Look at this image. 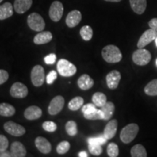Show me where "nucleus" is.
I'll return each mask as SVG.
<instances>
[{
  "mask_svg": "<svg viewBox=\"0 0 157 157\" xmlns=\"http://www.w3.org/2000/svg\"><path fill=\"white\" fill-rule=\"evenodd\" d=\"M102 56L104 60L109 63H116L121 61L122 54L117 46L109 44L105 46L102 50Z\"/></svg>",
  "mask_w": 157,
  "mask_h": 157,
  "instance_id": "obj_1",
  "label": "nucleus"
},
{
  "mask_svg": "<svg viewBox=\"0 0 157 157\" xmlns=\"http://www.w3.org/2000/svg\"><path fill=\"white\" fill-rule=\"evenodd\" d=\"M139 132V127L137 124H129L121 129L120 139L124 143H131L137 136Z\"/></svg>",
  "mask_w": 157,
  "mask_h": 157,
  "instance_id": "obj_2",
  "label": "nucleus"
},
{
  "mask_svg": "<svg viewBox=\"0 0 157 157\" xmlns=\"http://www.w3.org/2000/svg\"><path fill=\"white\" fill-rule=\"evenodd\" d=\"M57 69L60 76L70 77L76 73V67L73 63L66 59H60L57 63Z\"/></svg>",
  "mask_w": 157,
  "mask_h": 157,
  "instance_id": "obj_3",
  "label": "nucleus"
},
{
  "mask_svg": "<svg viewBox=\"0 0 157 157\" xmlns=\"http://www.w3.org/2000/svg\"><path fill=\"white\" fill-rule=\"evenodd\" d=\"M27 23L31 30L38 31H42L45 28V22L43 17L36 13H33L28 16Z\"/></svg>",
  "mask_w": 157,
  "mask_h": 157,
  "instance_id": "obj_4",
  "label": "nucleus"
},
{
  "mask_svg": "<svg viewBox=\"0 0 157 157\" xmlns=\"http://www.w3.org/2000/svg\"><path fill=\"white\" fill-rule=\"evenodd\" d=\"M151 55L144 48H138L132 54V60L137 66H146L151 61Z\"/></svg>",
  "mask_w": 157,
  "mask_h": 157,
  "instance_id": "obj_5",
  "label": "nucleus"
},
{
  "mask_svg": "<svg viewBox=\"0 0 157 157\" xmlns=\"http://www.w3.org/2000/svg\"><path fill=\"white\" fill-rule=\"evenodd\" d=\"M44 69L42 66L36 65L33 67L31 73V79L35 87H41L44 82Z\"/></svg>",
  "mask_w": 157,
  "mask_h": 157,
  "instance_id": "obj_6",
  "label": "nucleus"
},
{
  "mask_svg": "<svg viewBox=\"0 0 157 157\" xmlns=\"http://www.w3.org/2000/svg\"><path fill=\"white\" fill-rule=\"evenodd\" d=\"M63 14V5L59 1H55L51 5L49 10V15L54 22H58L62 18Z\"/></svg>",
  "mask_w": 157,
  "mask_h": 157,
  "instance_id": "obj_7",
  "label": "nucleus"
},
{
  "mask_svg": "<svg viewBox=\"0 0 157 157\" xmlns=\"http://www.w3.org/2000/svg\"><path fill=\"white\" fill-rule=\"evenodd\" d=\"M4 129L10 135L15 137L22 136L25 133V129L22 125H20L12 121H7V122L5 123Z\"/></svg>",
  "mask_w": 157,
  "mask_h": 157,
  "instance_id": "obj_8",
  "label": "nucleus"
},
{
  "mask_svg": "<svg viewBox=\"0 0 157 157\" xmlns=\"http://www.w3.org/2000/svg\"><path fill=\"white\" fill-rule=\"evenodd\" d=\"M156 37L157 31L150 28V29L146 30L142 35H141L138 42H137V48H144L146 45H148L149 44V43H151L152 41L155 40V39H156Z\"/></svg>",
  "mask_w": 157,
  "mask_h": 157,
  "instance_id": "obj_9",
  "label": "nucleus"
},
{
  "mask_svg": "<svg viewBox=\"0 0 157 157\" xmlns=\"http://www.w3.org/2000/svg\"><path fill=\"white\" fill-rule=\"evenodd\" d=\"M12 97L15 98H24L28 95L29 90L26 86L21 82H15L10 90Z\"/></svg>",
  "mask_w": 157,
  "mask_h": 157,
  "instance_id": "obj_10",
  "label": "nucleus"
},
{
  "mask_svg": "<svg viewBox=\"0 0 157 157\" xmlns=\"http://www.w3.org/2000/svg\"><path fill=\"white\" fill-rule=\"evenodd\" d=\"M65 100L63 96L58 95L56 96L51 101L48 107V113L50 115H56L62 111L64 106Z\"/></svg>",
  "mask_w": 157,
  "mask_h": 157,
  "instance_id": "obj_11",
  "label": "nucleus"
},
{
  "mask_svg": "<svg viewBox=\"0 0 157 157\" xmlns=\"http://www.w3.org/2000/svg\"><path fill=\"white\" fill-rule=\"evenodd\" d=\"M121 80L120 72L117 70L111 71L106 76V83L109 89L115 90L118 87Z\"/></svg>",
  "mask_w": 157,
  "mask_h": 157,
  "instance_id": "obj_12",
  "label": "nucleus"
},
{
  "mask_svg": "<svg viewBox=\"0 0 157 157\" xmlns=\"http://www.w3.org/2000/svg\"><path fill=\"white\" fill-rule=\"evenodd\" d=\"M82 21L81 12L74 10L68 13L66 19V23L69 28L76 27Z\"/></svg>",
  "mask_w": 157,
  "mask_h": 157,
  "instance_id": "obj_13",
  "label": "nucleus"
},
{
  "mask_svg": "<svg viewBox=\"0 0 157 157\" xmlns=\"http://www.w3.org/2000/svg\"><path fill=\"white\" fill-rule=\"evenodd\" d=\"M34 143L36 148H38L39 151L42 154H49L52 150V146H51L50 143L44 137H37L35 139Z\"/></svg>",
  "mask_w": 157,
  "mask_h": 157,
  "instance_id": "obj_14",
  "label": "nucleus"
},
{
  "mask_svg": "<svg viewBox=\"0 0 157 157\" xmlns=\"http://www.w3.org/2000/svg\"><path fill=\"white\" fill-rule=\"evenodd\" d=\"M42 109L36 105L29 106L24 111V117L28 120H36L42 117Z\"/></svg>",
  "mask_w": 157,
  "mask_h": 157,
  "instance_id": "obj_15",
  "label": "nucleus"
},
{
  "mask_svg": "<svg viewBox=\"0 0 157 157\" xmlns=\"http://www.w3.org/2000/svg\"><path fill=\"white\" fill-rule=\"evenodd\" d=\"M118 127V121L117 119H112L107 124L104 129L103 135L107 140L112 139L116 135Z\"/></svg>",
  "mask_w": 157,
  "mask_h": 157,
  "instance_id": "obj_16",
  "label": "nucleus"
},
{
  "mask_svg": "<svg viewBox=\"0 0 157 157\" xmlns=\"http://www.w3.org/2000/svg\"><path fill=\"white\" fill-rule=\"evenodd\" d=\"M32 3V0H15L13 7L17 13L23 14L30 9Z\"/></svg>",
  "mask_w": 157,
  "mask_h": 157,
  "instance_id": "obj_17",
  "label": "nucleus"
},
{
  "mask_svg": "<svg viewBox=\"0 0 157 157\" xmlns=\"http://www.w3.org/2000/svg\"><path fill=\"white\" fill-rule=\"evenodd\" d=\"M10 152L12 156L14 157H24L26 156V150H25V146L18 141H15L12 143Z\"/></svg>",
  "mask_w": 157,
  "mask_h": 157,
  "instance_id": "obj_18",
  "label": "nucleus"
},
{
  "mask_svg": "<svg viewBox=\"0 0 157 157\" xmlns=\"http://www.w3.org/2000/svg\"><path fill=\"white\" fill-rule=\"evenodd\" d=\"M77 84L81 90H88L93 87L94 80L88 74H83L78 78Z\"/></svg>",
  "mask_w": 157,
  "mask_h": 157,
  "instance_id": "obj_19",
  "label": "nucleus"
},
{
  "mask_svg": "<svg viewBox=\"0 0 157 157\" xmlns=\"http://www.w3.org/2000/svg\"><path fill=\"white\" fill-rule=\"evenodd\" d=\"M52 39V34L50 31H40L34 38L36 44H44L49 43Z\"/></svg>",
  "mask_w": 157,
  "mask_h": 157,
  "instance_id": "obj_20",
  "label": "nucleus"
},
{
  "mask_svg": "<svg viewBox=\"0 0 157 157\" xmlns=\"http://www.w3.org/2000/svg\"><path fill=\"white\" fill-rule=\"evenodd\" d=\"M14 7L11 3L5 2L0 5V21L7 19L13 15Z\"/></svg>",
  "mask_w": 157,
  "mask_h": 157,
  "instance_id": "obj_21",
  "label": "nucleus"
},
{
  "mask_svg": "<svg viewBox=\"0 0 157 157\" xmlns=\"http://www.w3.org/2000/svg\"><path fill=\"white\" fill-rule=\"evenodd\" d=\"M129 3L132 10L138 15L143 14L146 9V0H129Z\"/></svg>",
  "mask_w": 157,
  "mask_h": 157,
  "instance_id": "obj_22",
  "label": "nucleus"
},
{
  "mask_svg": "<svg viewBox=\"0 0 157 157\" xmlns=\"http://www.w3.org/2000/svg\"><path fill=\"white\" fill-rule=\"evenodd\" d=\"M101 110L103 113V120H109L112 117L115 111V105L112 102H106L105 104L101 107Z\"/></svg>",
  "mask_w": 157,
  "mask_h": 157,
  "instance_id": "obj_23",
  "label": "nucleus"
},
{
  "mask_svg": "<svg viewBox=\"0 0 157 157\" xmlns=\"http://www.w3.org/2000/svg\"><path fill=\"white\" fill-rule=\"evenodd\" d=\"M15 113V109L13 105L7 103H0V116L10 117Z\"/></svg>",
  "mask_w": 157,
  "mask_h": 157,
  "instance_id": "obj_24",
  "label": "nucleus"
},
{
  "mask_svg": "<svg viewBox=\"0 0 157 157\" xmlns=\"http://www.w3.org/2000/svg\"><path fill=\"white\" fill-rule=\"evenodd\" d=\"M92 101H93V103L95 104L96 106L101 108L105 105V103L107 102V98L105 94L98 92V93H95L93 95Z\"/></svg>",
  "mask_w": 157,
  "mask_h": 157,
  "instance_id": "obj_25",
  "label": "nucleus"
},
{
  "mask_svg": "<svg viewBox=\"0 0 157 157\" xmlns=\"http://www.w3.org/2000/svg\"><path fill=\"white\" fill-rule=\"evenodd\" d=\"M84 104V98L80 97V96H77V97L71 99L68 103V107L71 111H77L83 106Z\"/></svg>",
  "mask_w": 157,
  "mask_h": 157,
  "instance_id": "obj_26",
  "label": "nucleus"
},
{
  "mask_svg": "<svg viewBox=\"0 0 157 157\" xmlns=\"http://www.w3.org/2000/svg\"><path fill=\"white\" fill-rule=\"evenodd\" d=\"M131 156L132 157H146L147 152L146 148L142 145L137 144L131 149Z\"/></svg>",
  "mask_w": 157,
  "mask_h": 157,
  "instance_id": "obj_27",
  "label": "nucleus"
},
{
  "mask_svg": "<svg viewBox=\"0 0 157 157\" xmlns=\"http://www.w3.org/2000/svg\"><path fill=\"white\" fill-rule=\"evenodd\" d=\"M144 92L149 96L157 95V78L151 81L144 88Z\"/></svg>",
  "mask_w": 157,
  "mask_h": 157,
  "instance_id": "obj_28",
  "label": "nucleus"
},
{
  "mask_svg": "<svg viewBox=\"0 0 157 157\" xmlns=\"http://www.w3.org/2000/svg\"><path fill=\"white\" fill-rule=\"evenodd\" d=\"M84 117L88 120H100L104 119L103 113L101 109H96L93 112L89 113H84Z\"/></svg>",
  "mask_w": 157,
  "mask_h": 157,
  "instance_id": "obj_29",
  "label": "nucleus"
},
{
  "mask_svg": "<svg viewBox=\"0 0 157 157\" xmlns=\"http://www.w3.org/2000/svg\"><path fill=\"white\" fill-rule=\"evenodd\" d=\"M80 35L82 38L85 41H90L93 38V31L90 25H84L80 29Z\"/></svg>",
  "mask_w": 157,
  "mask_h": 157,
  "instance_id": "obj_30",
  "label": "nucleus"
},
{
  "mask_svg": "<svg viewBox=\"0 0 157 157\" xmlns=\"http://www.w3.org/2000/svg\"><path fill=\"white\" fill-rule=\"evenodd\" d=\"M66 131L70 136H75L78 132L77 124L75 121L72 120L68 121L67 123L66 124Z\"/></svg>",
  "mask_w": 157,
  "mask_h": 157,
  "instance_id": "obj_31",
  "label": "nucleus"
},
{
  "mask_svg": "<svg viewBox=\"0 0 157 157\" xmlns=\"http://www.w3.org/2000/svg\"><path fill=\"white\" fill-rule=\"evenodd\" d=\"M107 154L110 157H117L119 156V147H118V146L116 143H109V146L107 147Z\"/></svg>",
  "mask_w": 157,
  "mask_h": 157,
  "instance_id": "obj_32",
  "label": "nucleus"
},
{
  "mask_svg": "<svg viewBox=\"0 0 157 157\" xmlns=\"http://www.w3.org/2000/svg\"><path fill=\"white\" fill-rule=\"evenodd\" d=\"M70 149V143L68 141H62L58 145L56 151L58 154H64L67 153Z\"/></svg>",
  "mask_w": 157,
  "mask_h": 157,
  "instance_id": "obj_33",
  "label": "nucleus"
},
{
  "mask_svg": "<svg viewBox=\"0 0 157 157\" xmlns=\"http://www.w3.org/2000/svg\"><path fill=\"white\" fill-rule=\"evenodd\" d=\"M90 152L92 154L95 155V156H100L103 152V149H102L101 145L95 144V143H90L88 146Z\"/></svg>",
  "mask_w": 157,
  "mask_h": 157,
  "instance_id": "obj_34",
  "label": "nucleus"
},
{
  "mask_svg": "<svg viewBox=\"0 0 157 157\" xmlns=\"http://www.w3.org/2000/svg\"><path fill=\"white\" fill-rule=\"evenodd\" d=\"M107 139L104 135H101V136L95 137H90L87 139L88 144L90 143H95V144H99V145H103L107 142Z\"/></svg>",
  "mask_w": 157,
  "mask_h": 157,
  "instance_id": "obj_35",
  "label": "nucleus"
},
{
  "mask_svg": "<svg viewBox=\"0 0 157 157\" xmlns=\"http://www.w3.org/2000/svg\"><path fill=\"white\" fill-rule=\"evenodd\" d=\"M42 128L47 132H53L56 131L57 124L52 121H46L42 124Z\"/></svg>",
  "mask_w": 157,
  "mask_h": 157,
  "instance_id": "obj_36",
  "label": "nucleus"
},
{
  "mask_svg": "<svg viewBox=\"0 0 157 157\" xmlns=\"http://www.w3.org/2000/svg\"><path fill=\"white\" fill-rule=\"evenodd\" d=\"M9 146L8 139L3 135H0V151H5Z\"/></svg>",
  "mask_w": 157,
  "mask_h": 157,
  "instance_id": "obj_37",
  "label": "nucleus"
},
{
  "mask_svg": "<svg viewBox=\"0 0 157 157\" xmlns=\"http://www.w3.org/2000/svg\"><path fill=\"white\" fill-rule=\"evenodd\" d=\"M96 107L97 106L94 103H87L82 106V111L83 113H89L97 109Z\"/></svg>",
  "mask_w": 157,
  "mask_h": 157,
  "instance_id": "obj_38",
  "label": "nucleus"
},
{
  "mask_svg": "<svg viewBox=\"0 0 157 157\" xmlns=\"http://www.w3.org/2000/svg\"><path fill=\"white\" fill-rule=\"evenodd\" d=\"M57 76H58V74L56 73V71H51L46 77L47 83L48 84H52L57 78Z\"/></svg>",
  "mask_w": 157,
  "mask_h": 157,
  "instance_id": "obj_39",
  "label": "nucleus"
},
{
  "mask_svg": "<svg viewBox=\"0 0 157 157\" xmlns=\"http://www.w3.org/2000/svg\"><path fill=\"white\" fill-rule=\"evenodd\" d=\"M9 78V74L7 71L0 69V85L5 83Z\"/></svg>",
  "mask_w": 157,
  "mask_h": 157,
  "instance_id": "obj_40",
  "label": "nucleus"
},
{
  "mask_svg": "<svg viewBox=\"0 0 157 157\" xmlns=\"http://www.w3.org/2000/svg\"><path fill=\"white\" fill-rule=\"evenodd\" d=\"M56 55L54 54V53H52V54H50L48 55V56H47L45 58H44V63L48 65H50V64H53L56 63Z\"/></svg>",
  "mask_w": 157,
  "mask_h": 157,
  "instance_id": "obj_41",
  "label": "nucleus"
},
{
  "mask_svg": "<svg viewBox=\"0 0 157 157\" xmlns=\"http://www.w3.org/2000/svg\"><path fill=\"white\" fill-rule=\"evenodd\" d=\"M148 25L151 29L157 31V18H153L148 22Z\"/></svg>",
  "mask_w": 157,
  "mask_h": 157,
  "instance_id": "obj_42",
  "label": "nucleus"
},
{
  "mask_svg": "<svg viewBox=\"0 0 157 157\" xmlns=\"http://www.w3.org/2000/svg\"><path fill=\"white\" fill-rule=\"evenodd\" d=\"M12 156L11 152L5 151H0V157H11Z\"/></svg>",
  "mask_w": 157,
  "mask_h": 157,
  "instance_id": "obj_43",
  "label": "nucleus"
},
{
  "mask_svg": "<svg viewBox=\"0 0 157 157\" xmlns=\"http://www.w3.org/2000/svg\"><path fill=\"white\" fill-rule=\"evenodd\" d=\"M78 156H79V157H87L88 155H87V152H85V151H81V152L78 153Z\"/></svg>",
  "mask_w": 157,
  "mask_h": 157,
  "instance_id": "obj_44",
  "label": "nucleus"
},
{
  "mask_svg": "<svg viewBox=\"0 0 157 157\" xmlns=\"http://www.w3.org/2000/svg\"><path fill=\"white\" fill-rule=\"evenodd\" d=\"M105 1L111 2H121V0H105Z\"/></svg>",
  "mask_w": 157,
  "mask_h": 157,
  "instance_id": "obj_45",
  "label": "nucleus"
},
{
  "mask_svg": "<svg viewBox=\"0 0 157 157\" xmlns=\"http://www.w3.org/2000/svg\"><path fill=\"white\" fill-rule=\"evenodd\" d=\"M155 42H156V47H157V37L156 39H155Z\"/></svg>",
  "mask_w": 157,
  "mask_h": 157,
  "instance_id": "obj_46",
  "label": "nucleus"
},
{
  "mask_svg": "<svg viewBox=\"0 0 157 157\" xmlns=\"http://www.w3.org/2000/svg\"><path fill=\"white\" fill-rule=\"evenodd\" d=\"M2 1H3V0H0V3H1Z\"/></svg>",
  "mask_w": 157,
  "mask_h": 157,
  "instance_id": "obj_47",
  "label": "nucleus"
},
{
  "mask_svg": "<svg viewBox=\"0 0 157 157\" xmlns=\"http://www.w3.org/2000/svg\"><path fill=\"white\" fill-rule=\"evenodd\" d=\"M156 65H157V59H156Z\"/></svg>",
  "mask_w": 157,
  "mask_h": 157,
  "instance_id": "obj_48",
  "label": "nucleus"
}]
</instances>
